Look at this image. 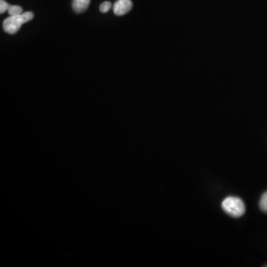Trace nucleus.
I'll list each match as a JSON object with an SVG mask.
<instances>
[{
    "instance_id": "obj_1",
    "label": "nucleus",
    "mask_w": 267,
    "mask_h": 267,
    "mask_svg": "<svg viewBox=\"0 0 267 267\" xmlns=\"http://www.w3.org/2000/svg\"><path fill=\"white\" fill-rule=\"evenodd\" d=\"M33 16L34 15L31 11L25 12L17 16H10L3 22V29L9 34H14L19 31L23 24L33 19Z\"/></svg>"
},
{
    "instance_id": "obj_2",
    "label": "nucleus",
    "mask_w": 267,
    "mask_h": 267,
    "mask_svg": "<svg viewBox=\"0 0 267 267\" xmlns=\"http://www.w3.org/2000/svg\"><path fill=\"white\" fill-rule=\"evenodd\" d=\"M221 206L224 211L233 218H240L246 213L245 204L238 197H227L223 201Z\"/></svg>"
},
{
    "instance_id": "obj_3",
    "label": "nucleus",
    "mask_w": 267,
    "mask_h": 267,
    "mask_svg": "<svg viewBox=\"0 0 267 267\" xmlns=\"http://www.w3.org/2000/svg\"><path fill=\"white\" fill-rule=\"evenodd\" d=\"M132 6L131 0H117L114 3L113 10L117 16H123L132 10Z\"/></svg>"
},
{
    "instance_id": "obj_4",
    "label": "nucleus",
    "mask_w": 267,
    "mask_h": 267,
    "mask_svg": "<svg viewBox=\"0 0 267 267\" xmlns=\"http://www.w3.org/2000/svg\"><path fill=\"white\" fill-rule=\"evenodd\" d=\"M91 0H73V10L77 13H81L88 9Z\"/></svg>"
},
{
    "instance_id": "obj_5",
    "label": "nucleus",
    "mask_w": 267,
    "mask_h": 267,
    "mask_svg": "<svg viewBox=\"0 0 267 267\" xmlns=\"http://www.w3.org/2000/svg\"><path fill=\"white\" fill-rule=\"evenodd\" d=\"M8 14L10 16H17V15H21L23 13V10L22 7L19 5H10L8 7Z\"/></svg>"
},
{
    "instance_id": "obj_6",
    "label": "nucleus",
    "mask_w": 267,
    "mask_h": 267,
    "mask_svg": "<svg viewBox=\"0 0 267 267\" xmlns=\"http://www.w3.org/2000/svg\"><path fill=\"white\" fill-rule=\"evenodd\" d=\"M260 208L264 213H267V192H265L261 198Z\"/></svg>"
},
{
    "instance_id": "obj_7",
    "label": "nucleus",
    "mask_w": 267,
    "mask_h": 267,
    "mask_svg": "<svg viewBox=\"0 0 267 267\" xmlns=\"http://www.w3.org/2000/svg\"><path fill=\"white\" fill-rule=\"evenodd\" d=\"M111 8V3L106 1L102 3L100 6V10L102 13H107Z\"/></svg>"
},
{
    "instance_id": "obj_8",
    "label": "nucleus",
    "mask_w": 267,
    "mask_h": 267,
    "mask_svg": "<svg viewBox=\"0 0 267 267\" xmlns=\"http://www.w3.org/2000/svg\"><path fill=\"white\" fill-rule=\"evenodd\" d=\"M9 6L10 4H7L4 0H0V13H4L8 10Z\"/></svg>"
},
{
    "instance_id": "obj_9",
    "label": "nucleus",
    "mask_w": 267,
    "mask_h": 267,
    "mask_svg": "<svg viewBox=\"0 0 267 267\" xmlns=\"http://www.w3.org/2000/svg\"><path fill=\"white\" fill-rule=\"evenodd\" d=\"M266 267H267V265H266Z\"/></svg>"
}]
</instances>
